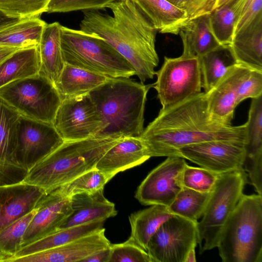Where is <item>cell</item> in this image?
Masks as SVG:
<instances>
[{
	"label": "cell",
	"mask_w": 262,
	"mask_h": 262,
	"mask_svg": "<svg viewBox=\"0 0 262 262\" xmlns=\"http://www.w3.org/2000/svg\"><path fill=\"white\" fill-rule=\"evenodd\" d=\"M247 180L244 169L218 175L202 219L197 223L200 253L216 247L225 224L244 194Z\"/></svg>",
	"instance_id": "7"
},
{
	"label": "cell",
	"mask_w": 262,
	"mask_h": 262,
	"mask_svg": "<svg viewBox=\"0 0 262 262\" xmlns=\"http://www.w3.org/2000/svg\"><path fill=\"white\" fill-rule=\"evenodd\" d=\"M161 33L178 35L188 20L186 12L166 0H132Z\"/></svg>",
	"instance_id": "23"
},
{
	"label": "cell",
	"mask_w": 262,
	"mask_h": 262,
	"mask_svg": "<svg viewBox=\"0 0 262 262\" xmlns=\"http://www.w3.org/2000/svg\"><path fill=\"white\" fill-rule=\"evenodd\" d=\"M53 125L63 141L96 137L103 124L89 94L62 100Z\"/></svg>",
	"instance_id": "11"
},
{
	"label": "cell",
	"mask_w": 262,
	"mask_h": 262,
	"mask_svg": "<svg viewBox=\"0 0 262 262\" xmlns=\"http://www.w3.org/2000/svg\"><path fill=\"white\" fill-rule=\"evenodd\" d=\"M173 5L180 8L182 4L185 0H166Z\"/></svg>",
	"instance_id": "49"
},
{
	"label": "cell",
	"mask_w": 262,
	"mask_h": 262,
	"mask_svg": "<svg viewBox=\"0 0 262 262\" xmlns=\"http://www.w3.org/2000/svg\"><path fill=\"white\" fill-rule=\"evenodd\" d=\"M246 67L237 63L227 71L216 84L206 93L211 120L231 125L236 107L239 78Z\"/></svg>",
	"instance_id": "18"
},
{
	"label": "cell",
	"mask_w": 262,
	"mask_h": 262,
	"mask_svg": "<svg viewBox=\"0 0 262 262\" xmlns=\"http://www.w3.org/2000/svg\"><path fill=\"white\" fill-rule=\"evenodd\" d=\"M46 194L40 188L24 182L0 186V232L34 210Z\"/></svg>",
	"instance_id": "19"
},
{
	"label": "cell",
	"mask_w": 262,
	"mask_h": 262,
	"mask_svg": "<svg viewBox=\"0 0 262 262\" xmlns=\"http://www.w3.org/2000/svg\"><path fill=\"white\" fill-rule=\"evenodd\" d=\"M172 215L167 206L159 204L132 213L128 217L131 227L128 239L146 251L151 237Z\"/></svg>",
	"instance_id": "27"
},
{
	"label": "cell",
	"mask_w": 262,
	"mask_h": 262,
	"mask_svg": "<svg viewBox=\"0 0 262 262\" xmlns=\"http://www.w3.org/2000/svg\"><path fill=\"white\" fill-rule=\"evenodd\" d=\"M261 95L262 71L246 67L238 81L237 105L247 98H255Z\"/></svg>",
	"instance_id": "39"
},
{
	"label": "cell",
	"mask_w": 262,
	"mask_h": 262,
	"mask_svg": "<svg viewBox=\"0 0 262 262\" xmlns=\"http://www.w3.org/2000/svg\"><path fill=\"white\" fill-rule=\"evenodd\" d=\"M109 181L103 172L95 168L82 173L54 190L64 196L70 198L77 194L94 193L103 189Z\"/></svg>",
	"instance_id": "35"
},
{
	"label": "cell",
	"mask_w": 262,
	"mask_h": 262,
	"mask_svg": "<svg viewBox=\"0 0 262 262\" xmlns=\"http://www.w3.org/2000/svg\"><path fill=\"white\" fill-rule=\"evenodd\" d=\"M38 47L17 50L0 63V88L39 73Z\"/></svg>",
	"instance_id": "29"
},
{
	"label": "cell",
	"mask_w": 262,
	"mask_h": 262,
	"mask_svg": "<svg viewBox=\"0 0 262 262\" xmlns=\"http://www.w3.org/2000/svg\"><path fill=\"white\" fill-rule=\"evenodd\" d=\"M105 221V220L103 219L99 220L59 229L43 238L22 247L13 259L55 248L93 233L103 228Z\"/></svg>",
	"instance_id": "28"
},
{
	"label": "cell",
	"mask_w": 262,
	"mask_h": 262,
	"mask_svg": "<svg viewBox=\"0 0 262 262\" xmlns=\"http://www.w3.org/2000/svg\"><path fill=\"white\" fill-rule=\"evenodd\" d=\"M70 199L72 212L59 229L106 220L117 214L114 204L104 196L103 189L94 193L77 194Z\"/></svg>",
	"instance_id": "21"
},
{
	"label": "cell",
	"mask_w": 262,
	"mask_h": 262,
	"mask_svg": "<svg viewBox=\"0 0 262 262\" xmlns=\"http://www.w3.org/2000/svg\"><path fill=\"white\" fill-rule=\"evenodd\" d=\"M231 1H232V0H216L215 8L219 7L221 6L222 5H223L226 4Z\"/></svg>",
	"instance_id": "50"
},
{
	"label": "cell",
	"mask_w": 262,
	"mask_h": 262,
	"mask_svg": "<svg viewBox=\"0 0 262 262\" xmlns=\"http://www.w3.org/2000/svg\"><path fill=\"white\" fill-rule=\"evenodd\" d=\"M24 18L10 16L0 9V31Z\"/></svg>",
	"instance_id": "46"
},
{
	"label": "cell",
	"mask_w": 262,
	"mask_h": 262,
	"mask_svg": "<svg viewBox=\"0 0 262 262\" xmlns=\"http://www.w3.org/2000/svg\"><path fill=\"white\" fill-rule=\"evenodd\" d=\"M216 247L223 262H262V195L243 194Z\"/></svg>",
	"instance_id": "5"
},
{
	"label": "cell",
	"mask_w": 262,
	"mask_h": 262,
	"mask_svg": "<svg viewBox=\"0 0 262 262\" xmlns=\"http://www.w3.org/2000/svg\"><path fill=\"white\" fill-rule=\"evenodd\" d=\"M150 158L140 137H123L105 152L96 168L111 180L118 173L139 165Z\"/></svg>",
	"instance_id": "20"
},
{
	"label": "cell",
	"mask_w": 262,
	"mask_h": 262,
	"mask_svg": "<svg viewBox=\"0 0 262 262\" xmlns=\"http://www.w3.org/2000/svg\"><path fill=\"white\" fill-rule=\"evenodd\" d=\"M140 138L150 157L177 156L181 147L206 141L248 143L247 122L232 126L211 120L204 92L165 109L161 108Z\"/></svg>",
	"instance_id": "1"
},
{
	"label": "cell",
	"mask_w": 262,
	"mask_h": 262,
	"mask_svg": "<svg viewBox=\"0 0 262 262\" xmlns=\"http://www.w3.org/2000/svg\"><path fill=\"white\" fill-rule=\"evenodd\" d=\"M110 257L111 249L108 247L89 255L81 262H110Z\"/></svg>",
	"instance_id": "45"
},
{
	"label": "cell",
	"mask_w": 262,
	"mask_h": 262,
	"mask_svg": "<svg viewBox=\"0 0 262 262\" xmlns=\"http://www.w3.org/2000/svg\"><path fill=\"white\" fill-rule=\"evenodd\" d=\"M262 0H254L239 17L235 26L234 34L251 24L262 12Z\"/></svg>",
	"instance_id": "44"
},
{
	"label": "cell",
	"mask_w": 262,
	"mask_h": 262,
	"mask_svg": "<svg viewBox=\"0 0 262 262\" xmlns=\"http://www.w3.org/2000/svg\"><path fill=\"white\" fill-rule=\"evenodd\" d=\"M19 49H20L0 46V63Z\"/></svg>",
	"instance_id": "47"
},
{
	"label": "cell",
	"mask_w": 262,
	"mask_h": 262,
	"mask_svg": "<svg viewBox=\"0 0 262 262\" xmlns=\"http://www.w3.org/2000/svg\"><path fill=\"white\" fill-rule=\"evenodd\" d=\"M184 158L168 156L152 170L137 188L135 198L144 205L168 206L183 188L181 177Z\"/></svg>",
	"instance_id": "14"
},
{
	"label": "cell",
	"mask_w": 262,
	"mask_h": 262,
	"mask_svg": "<svg viewBox=\"0 0 262 262\" xmlns=\"http://www.w3.org/2000/svg\"><path fill=\"white\" fill-rule=\"evenodd\" d=\"M110 78L65 63L55 86L63 100L88 94Z\"/></svg>",
	"instance_id": "25"
},
{
	"label": "cell",
	"mask_w": 262,
	"mask_h": 262,
	"mask_svg": "<svg viewBox=\"0 0 262 262\" xmlns=\"http://www.w3.org/2000/svg\"><path fill=\"white\" fill-rule=\"evenodd\" d=\"M63 142L52 123L20 116L15 159L20 165L29 171Z\"/></svg>",
	"instance_id": "13"
},
{
	"label": "cell",
	"mask_w": 262,
	"mask_h": 262,
	"mask_svg": "<svg viewBox=\"0 0 262 262\" xmlns=\"http://www.w3.org/2000/svg\"><path fill=\"white\" fill-rule=\"evenodd\" d=\"M195 248L191 249L187 254L184 262H195Z\"/></svg>",
	"instance_id": "48"
},
{
	"label": "cell",
	"mask_w": 262,
	"mask_h": 262,
	"mask_svg": "<svg viewBox=\"0 0 262 262\" xmlns=\"http://www.w3.org/2000/svg\"><path fill=\"white\" fill-rule=\"evenodd\" d=\"M61 25L47 24L38 46L40 58L39 74L49 79L54 85L64 66L61 49Z\"/></svg>",
	"instance_id": "24"
},
{
	"label": "cell",
	"mask_w": 262,
	"mask_h": 262,
	"mask_svg": "<svg viewBox=\"0 0 262 262\" xmlns=\"http://www.w3.org/2000/svg\"><path fill=\"white\" fill-rule=\"evenodd\" d=\"M216 0H185L181 9L186 12L188 19L210 14L215 8Z\"/></svg>",
	"instance_id": "43"
},
{
	"label": "cell",
	"mask_w": 262,
	"mask_h": 262,
	"mask_svg": "<svg viewBox=\"0 0 262 262\" xmlns=\"http://www.w3.org/2000/svg\"><path fill=\"white\" fill-rule=\"evenodd\" d=\"M20 116L0 97V186L20 183L28 172L15 156Z\"/></svg>",
	"instance_id": "15"
},
{
	"label": "cell",
	"mask_w": 262,
	"mask_h": 262,
	"mask_svg": "<svg viewBox=\"0 0 262 262\" xmlns=\"http://www.w3.org/2000/svg\"><path fill=\"white\" fill-rule=\"evenodd\" d=\"M119 1L120 0H50L46 12L101 9Z\"/></svg>",
	"instance_id": "41"
},
{
	"label": "cell",
	"mask_w": 262,
	"mask_h": 262,
	"mask_svg": "<svg viewBox=\"0 0 262 262\" xmlns=\"http://www.w3.org/2000/svg\"><path fill=\"white\" fill-rule=\"evenodd\" d=\"M110 247V262H151L147 252L129 239Z\"/></svg>",
	"instance_id": "40"
},
{
	"label": "cell",
	"mask_w": 262,
	"mask_h": 262,
	"mask_svg": "<svg viewBox=\"0 0 262 262\" xmlns=\"http://www.w3.org/2000/svg\"><path fill=\"white\" fill-rule=\"evenodd\" d=\"M199 59L202 88L206 93L216 84L229 69L238 63L230 45H220Z\"/></svg>",
	"instance_id": "31"
},
{
	"label": "cell",
	"mask_w": 262,
	"mask_h": 262,
	"mask_svg": "<svg viewBox=\"0 0 262 262\" xmlns=\"http://www.w3.org/2000/svg\"><path fill=\"white\" fill-rule=\"evenodd\" d=\"M243 168L257 194L262 195V152L247 156Z\"/></svg>",
	"instance_id": "42"
},
{
	"label": "cell",
	"mask_w": 262,
	"mask_h": 262,
	"mask_svg": "<svg viewBox=\"0 0 262 262\" xmlns=\"http://www.w3.org/2000/svg\"><path fill=\"white\" fill-rule=\"evenodd\" d=\"M156 75L157 80L152 87L157 92L161 109L202 92V74L198 57L183 54L176 58L165 56Z\"/></svg>",
	"instance_id": "9"
},
{
	"label": "cell",
	"mask_w": 262,
	"mask_h": 262,
	"mask_svg": "<svg viewBox=\"0 0 262 262\" xmlns=\"http://www.w3.org/2000/svg\"><path fill=\"white\" fill-rule=\"evenodd\" d=\"M106 8L113 15L84 10L80 30L108 42L134 68L141 83L152 79L159 63L155 47L157 31L132 0H120Z\"/></svg>",
	"instance_id": "2"
},
{
	"label": "cell",
	"mask_w": 262,
	"mask_h": 262,
	"mask_svg": "<svg viewBox=\"0 0 262 262\" xmlns=\"http://www.w3.org/2000/svg\"><path fill=\"white\" fill-rule=\"evenodd\" d=\"M152 86L129 78H110L91 91L103 124L96 137H140L144 129L147 94Z\"/></svg>",
	"instance_id": "3"
},
{
	"label": "cell",
	"mask_w": 262,
	"mask_h": 262,
	"mask_svg": "<svg viewBox=\"0 0 262 262\" xmlns=\"http://www.w3.org/2000/svg\"><path fill=\"white\" fill-rule=\"evenodd\" d=\"M179 34L185 55L200 57L220 45L211 31L209 14L188 20Z\"/></svg>",
	"instance_id": "26"
},
{
	"label": "cell",
	"mask_w": 262,
	"mask_h": 262,
	"mask_svg": "<svg viewBox=\"0 0 262 262\" xmlns=\"http://www.w3.org/2000/svg\"><path fill=\"white\" fill-rule=\"evenodd\" d=\"M218 174L203 167L186 164L181 177L182 186L202 192H211L217 179Z\"/></svg>",
	"instance_id": "37"
},
{
	"label": "cell",
	"mask_w": 262,
	"mask_h": 262,
	"mask_svg": "<svg viewBox=\"0 0 262 262\" xmlns=\"http://www.w3.org/2000/svg\"><path fill=\"white\" fill-rule=\"evenodd\" d=\"M247 156L262 152V95L252 98L248 114Z\"/></svg>",
	"instance_id": "36"
},
{
	"label": "cell",
	"mask_w": 262,
	"mask_h": 262,
	"mask_svg": "<svg viewBox=\"0 0 262 262\" xmlns=\"http://www.w3.org/2000/svg\"><path fill=\"white\" fill-rule=\"evenodd\" d=\"M120 138L93 137L64 141L33 167L23 182L36 186L48 194L95 168L103 155Z\"/></svg>",
	"instance_id": "4"
},
{
	"label": "cell",
	"mask_w": 262,
	"mask_h": 262,
	"mask_svg": "<svg viewBox=\"0 0 262 262\" xmlns=\"http://www.w3.org/2000/svg\"><path fill=\"white\" fill-rule=\"evenodd\" d=\"M0 97L20 116L52 124L62 101L54 84L39 73L0 88Z\"/></svg>",
	"instance_id": "8"
},
{
	"label": "cell",
	"mask_w": 262,
	"mask_h": 262,
	"mask_svg": "<svg viewBox=\"0 0 262 262\" xmlns=\"http://www.w3.org/2000/svg\"><path fill=\"white\" fill-rule=\"evenodd\" d=\"M35 209L23 235L21 247L59 230L72 212L71 199L53 190L40 200Z\"/></svg>",
	"instance_id": "16"
},
{
	"label": "cell",
	"mask_w": 262,
	"mask_h": 262,
	"mask_svg": "<svg viewBox=\"0 0 262 262\" xmlns=\"http://www.w3.org/2000/svg\"><path fill=\"white\" fill-rule=\"evenodd\" d=\"M211 192H199L183 187L168 208L173 214L198 223L204 213Z\"/></svg>",
	"instance_id": "33"
},
{
	"label": "cell",
	"mask_w": 262,
	"mask_h": 262,
	"mask_svg": "<svg viewBox=\"0 0 262 262\" xmlns=\"http://www.w3.org/2000/svg\"><path fill=\"white\" fill-rule=\"evenodd\" d=\"M50 0H0V9L8 15L27 18L46 12Z\"/></svg>",
	"instance_id": "38"
},
{
	"label": "cell",
	"mask_w": 262,
	"mask_h": 262,
	"mask_svg": "<svg viewBox=\"0 0 262 262\" xmlns=\"http://www.w3.org/2000/svg\"><path fill=\"white\" fill-rule=\"evenodd\" d=\"M60 38L64 63L112 78L136 75L129 62L96 34L61 26Z\"/></svg>",
	"instance_id": "6"
},
{
	"label": "cell",
	"mask_w": 262,
	"mask_h": 262,
	"mask_svg": "<svg viewBox=\"0 0 262 262\" xmlns=\"http://www.w3.org/2000/svg\"><path fill=\"white\" fill-rule=\"evenodd\" d=\"M36 209L7 226L0 232V262H11L21 248L23 235Z\"/></svg>",
	"instance_id": "34"
},
{
	"label": "cell",
	"mask_w": 262,
	"mask_h": 262,
	"mask_svg": "<svg viewBox=\"0 0 262 262\" xmlns=\"http://www.w3.org/2000/svg\"><path fill=\"white\" fill-rule=\"evenodd\" d=\"M104 228L63 245L33 254L17 257L11 262L81 261L89 255L110 247Z\"/></svg>",
	"instance_id": "17"
},
{
	"label": "cell",
	"mask_w": 262,
	"mask_h": 262,
	"mask_svg": "<svg viewBox=\"0 0 262 262\" xmlns=\"http://www.w3.org/2000/svg\"><path fill=\"white\" fill-rule=\"evenodd\" d=\"M46 24L39 16L24 18L0 31V46L18 49L37 47Z\"/></svg>",
	"instance_id": "30"
},
{
	"label": "cell",
	"mask_w": 262,
	"mask_h": 262,
	"mask_svg": "<svg viewBox=\"0 0 262 262\" xmlns=\"http://www.w3.org/2000/svg\"><path fill=\"white\" fill-rule=\"evenodd\" d=\"M197 223L173 214L150 238L146 251L151 262H184L199 244Z\"/></svg>",
	"instance_id": "10"
},
{
	"label": "cell",
	"mask_w": 262,
	"mask_h": 262,
	"mask_svg": "<svg viewBox=\"0 0 262 262\" xmlns=\"http://www.w3.org/2000/svg\"><path fill=\"white\" fill-rule=\"evenodd\" d=\"M246 0H232L209 14L211 31L220 45H230Z\"/></svg>",
	"instance_id": "32"
},
{
	"label": "cell",
	"mask_w": 262,
	"mask_h": 262,
	"mask_svg": "<svg viewBox=\"0 0 262 262\" xmlns=\"http://www.w3.org/2000/svg\"><path fill=\"white\" fill-rule=\"evenodd\" d=\"M247 145L235 141H206L181 147L177 156L219 174L244 169Z\"/></svg>",
	"instance_id": "12"
},
{
	"label": "cell",
	"mask_w": 262,
	"mask_h": 262,
	"mask_svg": "<svg viewBox=\"0 0 262 262\" xmlns=\"http://www.w3.org/2000/svg\"><path fill=\"white\" fill-rule=\"evenodd\" d=\"M230 47L238 63L262 71V12L234 35Z\"/></svg>",
	"instance_id": "22"
}]
</instances>
